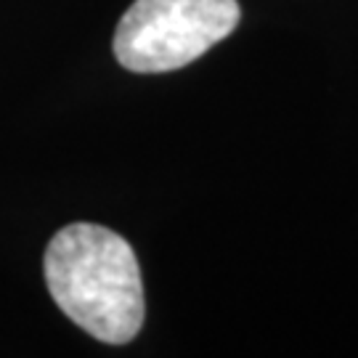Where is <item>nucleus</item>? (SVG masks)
<instances>
[{
	"mask_svg": "<svg viewBox=\"0 0 358 358\" xmlns=\"http://www.w3.org/2000/svg\"><path fill=\"white\" fill-rule=\"evenodd\" d=\"M236 24V0H136L117 24L115 56L130 72H173L226 40Z\"/></svg>",
	"mask_w": 358,
	"mask_h": 358,
	"instance_id": "2",
	"label": "nucleus"
},
{
	"mask_svg": "<svg viewBox=\"0 0 358 358\" xmlns=\"http://www.w3.org/2000/svg\"><path fill=\"white\" fill-rule=\"evenodd\" d=\"M45 284L77 327L109 345L130 343L143 324L138 257L120 234L72 223L45 250Z\"/></svg>",
	"mask_w": 358,
	"mask_h": 358,
	"instance_id": "1",
	"label": "nucleus"
}]
</instances>
